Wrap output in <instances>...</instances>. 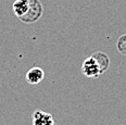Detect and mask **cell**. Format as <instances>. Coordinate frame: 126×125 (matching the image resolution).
<instances>
[{
    "mask_svg": "<svg viewBox=\"0 0 126 125\" xmlns=\"http://www.w3.org/2000/svg\"><path fill=\"white\" fill-rule=\"evenodd\" d=\"M116 48L122 54L126 56V34L125 35H122L119 38L117 44H116Z\"/></svg>",
    "mask_w": 126,
    "mask_h": 125,
    "instance_id": "cell-7",
    "label": "cell"
},
{
    "mask_svg": "<svg viewBox=\"0 0 126 125\" xmlns=\"http://www.w3.org/2000/svg\"><path fill=\"white\" fill-rule=\"evenodd\" d=\"M33 125H57L52 114L43 110H35L32 115Z\"/></svg>",
    "mask_w": 126,
    "mask_h": 125,
    "instance_id": "cell-3",
    "label": "cell"
},
{
    "mask_svg": "<svg viewBox=\"0 0 126 125\" xmlns=\"http://www.w3.org/2000/svg\"><path fill=\"white\" fill-rule=\"evenodd\" d=\"M43 12L44 8L39 0H30V7H28L27 12L19 20L25 24H32V23L37 22L43 16Z\"/></svg>",
    "mask_w": 126,
    "mask_h": 125,
    "instance_id": "cell-1",
    "label": "cell"
},
{
    "mask_svg": "<svg viewBox=\"0 0 126 125\" xmlns=\"http://www.w3.org/2000/svg\"><path fill=\"white\" fill-rule=\"evenodd\" d=\"M26 80L28 84L31 85H37L40 82H43V79L45 78V72L41 67L35 66L33 69L28 70L26 73Z\"/></svg>",
    "mask_w": 126,
    "mask_h": 125,
    "instance_id": "cell-4",
    "label": "cell"
},
{
    "mask_svg": "<svg viewBox=\"0 0 126 125\" xmlns=\"http://www.w3.org/2000/svg\"><path fill=\"white\" fill-rule=\"evenodd\" d=\"M28 7H30V0H16L13 3V13L17 19H21L27 12Z\"/></svg>",
    "mask_w": 126,
    "mask_h": 125,
    "instance_id": "cell-5",
    "label": "cell"
},
{
    "mask_svg": "<svg viewBox=\"0 0 126 125\" xmlns=\"http://www.w3.org/2000/svg\"><path fill=\"white\" fill-rule=\"evenodd\" d=\"M91 56H93L94 58V60L98 62V64H99V66H100L102 73H104L108 69H109L110 59H109V57H108L104 52H102V51H97V52H94V53L91 54Z\"/></svg>",
    "mask_w": 126,
    "mask_h": 125,
    "instance_id": "cell-6",
    "label": "cell"
},
{
    "mask_svg": "<svg viewBox=\"0 0 126 125\" xmlns=\"http://www.w3.org/2000/svg\"><path fill=\"white\" fill-rule=\"evenodd\" d=\"M82 73H83V75H85L86 77H89V78H98L100 75L103 74L100 66H99L98 62L94 60L93 56L88 57L84 61V63L82 65Z\"/></svg>",
    "mask_w": 126,
    "mask_h": 125,
    "instance_id": "cell-2",
    "label": "cell"
}]
</instances>
